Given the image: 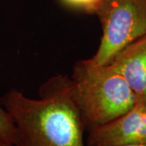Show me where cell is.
Masks as SVG:
<instances>
[{
    "label": "cell",
    "instance_id": "9c48e42d",
    "mask_svg": "<svg viewBox=\"0 0 146 146\" xmlns=\"http://www.w3.org/2000/svg\"><path fill=\"white\" fill-rule=\"evenodd\" d=\"M101 1H102V0H98V2H99V3L101 2Z\"/></svg>",
    "mask_w": 146,
    "mask_h": 146
},
{
    "label": "cell",
    "instance_id": "8992f818",
    "mask_svg": "<svg viewBox=\"0 0 146 146\" xmlns=\"http://www.w3.org/2000/svg\"><path fill=\"white\" fill-rule=\"evenodd\" d=\"M0 139L11 144L16 141V129L9 114L0 103Z\"/></svg>",
    "mask_w": 146,
    "mask_h": 146
},
{
    "label": "cell",
    "instance_id": "7a4b0ae2",
    "mask_svg": "<svg viewBox=\"0 0 146 146\" xmlns=\"http://www.w3.org/2000/svg\"><path fill=\"white\" fill-rule=\"evenodd\" d=\"M70 91L89 131L117 119L136 103L119 73L108 63L95 66L88 59L75 65Z\"/></svg>",
    "mask_w": 146,
    "mask_h": 146
},
{
    "label": "cell",
    "instance_id": "5b68a950",
    "mask_svg": "<svg viewBox=\"0 0 146 146\" xmlns=\"http://www.w3.org/2000/svg\"><path fill=\"white\" fill-rule=\"evenodd\" d=\"M108 64L124 79L136 103L146 104V35L123 48Z\"/></svg>",
    "mask_w": 146,
    "mask_h": 146
},
{
    "label": "cell",
    "instance_id": "6da1fadb",
    "mask_svg": "<svg viewBox=\"0 0 146 146\" xmlns=\"http://www.w3.org/2000/svg\"><path fill=\"white\" fill-rule=\"evenodd\" d=\"M33 99L12 88L1 98L16 129L13 146H86L85 127L70 91V79L57 76Z\"/></svg>",
    "mask_w": 146,
    "mask_h": 146
},
{
    "label": "cell",
    "instance_id": "3957f363",
    "mask_svg": "<svg viewBox=\"0 0 146 146\" xmlns=\"http://www.w3.org/2000/svg\"><path fill=\"white\" fill-rule=\"evenodd\" d=\"M92 14L99 20L102 35L89 63H108L123 48L146 35V0H102Z\"/></svg>",
    "mask_w": 146,
    "mask_h": 146
},
{
    "label": "cell",
    "instance_id": "ba28073f",
    "mask_svg": "<svg viewBox=\"0 0 146 146\" xmlns=\"http://www.w3.org/2000/svg\"><path fill=\"white\" fill-rule=\"evenodd\" d=\"M0 146H13L11 144L7 142V141H3L2 139H0Z\"/></svg>",
    "mask_w": 146,
    "mask_h": 146
},
{
    "label": "cell",
    "instance_id": "52a82bcc",
    "mask_svg": "<svg viewBox=\"0 0 146 146\" xmlns=\"http://www.w3.org/2000/svg\"><path fill=\"white\" fill-rule=\"evenodd\" d=\"M115 146H146V142H140V143H130V144H124Z\"/></svg>",
    "mask_w": 146,
    "mask_h": 146
},
{
    "label": "cell",
    "instance_id": "277c9868",
    "mask_svg": "<svg viewBox=\"0 0 146 146\" xmlns=\"http://www.w3.org/2000/svg\"><path fill=\"white\" fill-rule=\"evenodd\" d=\"M146 142V104L136 103L125 114L89 131L87 146H115Z\"/></svg>",
    "mask_w": 146,
    "mask_h": 146
}]
</instances>
